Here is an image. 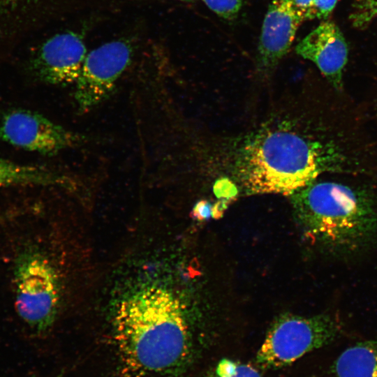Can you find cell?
I'll return each instance as SVG.
<instances>
[{
  "label": "cell",
  "mask_w": 377,
  "mask_h": 377,
  "mask_svg": "<svg viewBox=\"0 0 377 377\" xmlns=\"http://www.w3.org/2000/svg\"><path fill=\"white\" fill-rule=\"evenodd\" d=\"M304 20L293 0H272L265 17L258 50L260 73H271L289 50Z\"/></svg>",
  "instance_id": "cell-9"
},
{
  "label": "cell",
  "mask_w": 377,
  "mask_h": 377,
  "mask_svg": "<svg viewBox=\"0 0 377 377\" xmlns=\"http://www.w3.org/2000/svg\"><path fill=\"white\" fill-rule=\"evenodd\" d=\"M376 152L356 110L336 96L300 129L263 128L237 151L235 172L247 194L290 195L326 174L371 172Z\"/></svg>",
  "instance_id": "cell-1"
},
{
  "label": "cell",
  "mask_w": 377,
  "mask_h": 377,
  "mask_svg": "<svg viewBox=\"0 0 377 377\" xmlns=\"http://www.w3.org/2000/svg\"><path fill=\"white\" fill-rule=\"evenodd\" d=\"M13 279L18 316L35 332H47L54 323L60 302L53 265L38 249L23 246L15 256Z\"/></svg>",
  "instance_id": "cell-4"
},
{
  "label": "cell",
  "mask_w": 377,
  "mask_h": 377,
  "mask_svg": "<svg viewBox=\"0 0 377 377\" xmlns=\"http://www.w3.org/2000/svg\"><path fill=\"white\" fill-rule=\"evenodd\" d=\"M293 3L297 11L306 20V14L310 9L313 0H293Z\"/></svg>",
  "instance_id": "cell-18"
},
{
  "label": "cell",
  "mask_w": 377,
  "mask_h": 377,
  "mask_svg": "<svg viewBox=\"0 0 377 377\" xmlns=\"http://www.w3.org/2000/svg\"><path fill=\"white\" fill-rule=\"evenodd\" d=\"M290 196L306 235L333 255L376 242L377 172L323 175Z\"/></svg>",
  "instance_id": "cell-3"
},
{
  "label": "cell",
  "mask_w": 377,
  "mask_h": 377,
  "mask_svg": "<svg viewBox=\"0 0 377 377\" xmlns=\"http://www.w3.org/2000/svg\"><path fill=\"white\" fill-rule=\"evenodd\" d=\"M202 1L219 16L232 20L237 15L246 0H202Z\"/></svg>",
  "instance_id": "cell-15"
},
{
  "label": "cell",
  "mask_w": 377,
  "mask_h": 377,
  "mask_svg": "<svg viewBox=\"0 0 377 377\" xmlns=\"http://www.w3.org/2000/svg\"><path fill=\"white\" fill-rule=\"evenodd\" d=\"M339 331L338 321L329 315H281L269 328L256 362L270 369L288 366L307 353L332 343Z\"/></svg>",
  "instance_id": "cell-5"
},
{
  "label": "cell",
  "mask_w": 377,
  "mask_h": 377,
  "mask_svg": "<svg viewBox=\"0 0 377 377\" xmlns=\"http://www.w3.org/2000/svg\"><path fill=\"white\" fill-rule=\"evenodd\" d=\"M182 1H191V0H182Z\"/></svg>",
  "instance_id": "cell-20"
},
{
  "label": "cell",
  "mask_w": 377,
  "mask_h": 377,
  "mask_svg": "<svg viewBox=\"0 0 377 377\" xmlns=\"http://www.w3.org/2000/svg\"><path fill=\"white\" fill-rule=\"evenodd\" d=\"M205 377H262L249 364L229 359H222Z\"/></svg>",
  "instance_id": "cell-13"
},
{
  "label": "cell",
  "mask_w": 377,
  "mask_h": 377,
  "mask_svg": "<svg viewBox=\"0 0 377 377\" xmlns=\"http://www.w3.org/2000/svg\"><path fill=\"white\" fill-rule=\"evenodd\" d=\"M296 52L314 63L335 89L342 91L343 72L348 61V48L339 28L323 22L296 46Z\"/></svg>",
  "instance_id": "cell-10"
},
{
  "label": "cell",
  "mask_w": 377,
  "mask_h": 377,
  "mask_svg": "<svg viewBox=\"0 0 377 377\" xmlns=\"http://www.w3.org/2000/svg\"><path fill=\"white\" fill-rule=\"evenodd\" d=\"M112 325L126 376H177L191 362L182 305L163 287L145 285L127 293L115 308Z\"/></svg>",
  "instance_id": "cell-2"
},
{
  "label": "cell",
  "mask_w": 377,
  "mask_h": 377,
  "mask_svg": "<svg viewBox=\"0 0 377 377\" xmlns=\"http://www.w3.org/2000/svg\"><path fill=\"white\" fill-rule=\"evenodd\" d=\"M3 218H4L3 216V217H2V216L0 217V222H1L2 220H3Z\"/></svg>",
  "instance_id": "cell-19"
},
{
  "label": "cell",
  "mask_w": 377,
  "mask_h": 377,
  "mask_svg": "<svg viewBox=\"0 0 377 377\" xmlns=\"http://www.w3.org/2000/svg\"><path fill=\"white\" fill-rule=\"evenodd\" d=\"M210 206L206 201L197 203L193 209V214L198 219H205L210 215Z\"/></svg>",
  "instance_id": "cell-17"
},
{
  "label": "cell",
  "mask_w": 377,
  "mask_h": 377,
  "mask_svg": "<svg viewBox=\"0 0 377 377\" xmlns=\"http://www.w3.org/2000/svg\"><path fill=\"white\" fill-rule=\"evenodd\" d=\"M87 138L34 111L14 109L0 120V140L19 148L53 155L81 145Z\"/></svg>",
  "instance_id": "cell-7"
},
{
  "label": "cell",
  "mask_w": 377,
  "mask_h": 377,
  "mask_svg": "<svg viewBox=\"0 0 377 377\" xmlns=\"http://www.w3.org/2000/svg\"><path fill=\"white\" fill-rule=\"evenodd\" d=\"M337 0H313L306 20L326 19L333 10Z\"/></svg>",
  "instance_id": "cell-16"
},
{
  "label": "cell",
  "mask_w": 377,
  "mask_h": 377,
  "mask_svg": "<svg viewBox=\"0 0 377 377\" xmlns=\"http://www.w3.org/2000/svg\"><path fill=\"white\" fill-rule=\"evenodd\" d=\"M68 176L45 167L24 165L0 158V188L10 186H66Z\"/></svg>",
  "instance_id": "cell-11"
},
{
  "label": "cell",
  "mask_w": 377,
  "mask_h": 377,
  "mask_svg": "<svg viewBox=\"0 0 377 377\" xmlns=\"http://www.w3.org/2000/svg\"><path fill=\"white\" fill-rule=\"evenodd\" d=\"M377 18V0H355L350 19L358 28L365 27Z\"/></svg>",
  "instance_id": "cell-14"
},
{
  "label": "cell",
  "mask_w": 377,
  "mask_h": 377,
  "mask_svg": "<svg viewBox=\"0 0 377 377\" xmlns=\"http://www.w3.org/2000/svg\"><path fill=\"white\" fill-rule=\"evenodd\" d=\"M133 48L126 40L104 43L88 52L75 81L74 101L80 113L105 101L131 62Z\"/></svg>",
  "instance_id": "cell-6"
},
{
  "label": "cell",
  "mask_w": 377,
  "mask_h": 377,
  "mask_svg": "<svg viewBox=\"0 0 377 377\" xmlns=\"http://www.w3.org/2000/svg\"><path fill=\"white\" fill-rule=\"evenodd\" d=\"M333 371L337 377H377V341L346 348L334 361Z\"/></svg>",
  "instance_id": "cell-12"
},
{
  "label": "cell",
  "mask_w": 377,
  "mask_h": 377,
  "mask_svg": "<svg viewBox=\"0 0 377 377\" xmlns=\"http://www.w3.org/2000/svg\"><path fill=\"white\" fill-rule=\"evenodd\" d=\"M87 53L80 34L72 31L56 34L40 48L34 69L46 83L63 86L75 83Z\"/></svg>",
  "instance_id": "cell-8"
}]
</instances>
